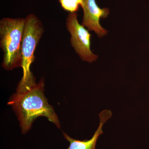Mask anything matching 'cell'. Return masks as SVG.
<instances>
[{
    "label": "cell",
    "instance_id": "4",
    "mask_svg": "<svg viewBox=\"0 0 149 149\" xmlns=\"http://www.w3.org/2000/svg\"><path fill=\"white\" fill-rule=\"evenodd\" d=\"M77 17V14L75 13H69L66 18V27L71 36V46L82 60L92 63L97 59L98 56L91 50V35L79 23Z\"/></svg>",
    "mask_w": 149,
    "mask_h": 149
},
{
    "label": "cell",
    "instance_id": "3",
    "mask_svg": "<svg viewBox=\"0 0 149 149\" xmlns=\"http://www.w3.org/2000/svg\"><path fill=\"white\" fill-rule=\"evenodd\" d=\"M25 24L22 39V53L23 76L19 83L26 84L36 81L30 71V66L35 61V53L41 37L44 28L41 20L34 14H30L25 18Z\"/></svg>",
    "mask_w": 149,
    "mask_h": 149
},
{
    "label": "cell",
    "instance_id": "6",
    "mask_svg": "<svg viewBox=\"0 0 149 149\" xmlns=\"http://www.w3.org/2000/svg\"><path fill=\"white\" fill-rule=\"evenodd\" d=\"M112 116L110 110H104L99 114L100 125L97 130L90 140L83 141L74 139L70 137L66 133L63 132L64 139L70 143L69 146L66 149H96V145L99 136L102 134V127L107 120Z\"/></svg>",
    "mask_w": 149,
    "mask_h": 149
},
{
    "label": "cell",
    "instance_id": "5",
    "mask_svg": "<svg viewBox=\"0 0 149 149\" xmlns=\"http://www.w3.org/2000/svg\"><path fill=\"white\" fill-rule=\"evenodd\" d=\"M81 7L84 13L82 25L89 31H94L100 38L107 35L108 31L102 27L100 20L101 18H106L109 14V10L100 8L96 0H83Z\"/></svg>",
    "mask_w": 149,
    "mask_h": 149
},
{
    "label": "cell",
    "instance_id": "2",
    "mask_svg": "<svg viewBox=\"0 0 149 149\" xmlns=\"http://www.w3.org/2000/svg\"><path fill=\"white\" fill-rule=\"evenodd\" d=\"M25 24L23 18L4 17L0 20V47L3 52L1 66L6 70L22 67Z\"/></svg>",
    "mask_w": 149,
    "mask_h": 149
},
{
    "label": "cell",
    "instance_id": "1",
    "mask_svg": "<svg viewBox=\"0 0 149 149\" xmlns=\"http://www.w3.org/2000/svg\"><path fill=\"white\" fill-rule=\"evenodd\" d=\"M45 87L43 78L38 83L36 81L28 84L19 83L16 93L8 103L17 116L22 134L27 133L34 120L40 116L47 118L58 128H61L58 116L45 96Z\"/></svg>",
    "mask_w": 149,
    "mask_h": 149
},
{
    "label": "cell",
    "instance_id": "7",
    "mask_svg": "<svg viewBox=\"0 0 149 149\" xmlns=\"http://www.w3.org/2000/svg\"><path fill=\"white\" fill-rule=\"evenodd\" d=\"M61 7L69 13H75L82 6L83 0H58Z\"/></svg>",
    "mask_w": 149,
    "mask_h": 149
}]
</instances>
